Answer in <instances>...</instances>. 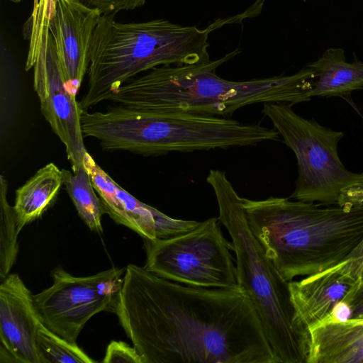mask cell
I'll use <instances>...</instances> for the list:
<instances>
[{
  "mask_svg": "<svg viewBox=\"0 0 363 363\" xmlns=\"http://www.w3.org/2000/svg\"><path fill=\"white\" fill-rule=\"evenodd\" d=\"M40 322L33 294L18 274L0 285V353L17 363H40L36 335Z\"/></svg>",
  "mask_w": 363,
  "mask_h": 363,
  "instance_id": "14",
  "label": "cell"
},
{
  "mask_svg": "<svg viewBox=\"0 0 363 363\" xmlns=\"http://www.w3.org/2000/svg\"><path fill=\"white\" fill-rule=\"evenodd\" d=\"M36 345L40 363H96L77 343H72L48 329L38 328Z\"/></svg>",
  "mask_w": 363,
  "mask_h": 363,
  "instance_id": "20",
  "label": "cell"
},
{
  "mask_svg": "<svg viewBox=\"0 0 363 363\" xmlns=\"http://www.w3.org/2000/svg\"><path fill=\"white\" fill-rule=\"evenodd\" d=\"M62 173L66 191L79 216L91 230L101 233V216L105 211L87 170L84 166L76 173L72 174L65 169H62Z\"/></svg>",
  "mask_w": 363,
  "mask_h": 363,
  "instance_id": "18",
  "label": "cell"
},
{
  "mask_svg": "<svg viewBox=\"0 0 363 363\" xmlns=\"http://www.w3.org/2000/svg\"><path fill=\"white\" fill-rule=\"evenodd\" d=\"M218 218L167 239L143 238L146 270L186 286L235 289L239 286L233 245L223 235Z\"/></svg>",
  "mask_w": 363,
  "mask_h": 363,
  "instance_id": "8",
  "label": "cell"
},
{
  "mask_svg": "<svg viewBox=\"0 0 363 363\" xmlns=\"http://www.w3.org/2000/svg\"><path fill=\"white\" fill-rule=\"evenodd\" d=\"M9 1H12V2H14V3H18V2H20L21 0H9Z\"/></svg>",
  "mask_w": 363,
  "mask_h": 363,
  "instance_id": "25",
  "label": "cell"
},
{
  "mask_svg": "<svg viewBox=\"0 0 363 363\" xmlns=\"http://www.w3.org/2000/svg\"><path fill=\"white\" fill-rule=\"evenodd\" d=\"M351 308L350 305L344 301L338 302L333 308L330 314L323 320L335 322H344L351 318Z\"/></svg>",
  "mask_w": 363,
  "mask_h": 363,
  "instance_id": "24",
  "label": "cell"
},
{
  "mask_svg": "<svg viewBox=\"0 0 363 363\" xmlns=\"http://www.w3.org/2000/svg\"><path fill=\"white\" fill-rule=\"evenodd\" d=\"M345 302L351 308V318H363V280L353 295Z\"/></svg>",
  "mask_w": 363,
  "mask_h": 363,
  "instance_id": "23",
  "label": "cell"
},
{
  "mask_svg": "<svg viewBox=\"0 0 363 363\" xmlns=\"http://www.w3.org/2000/svg\"><path fill=\"white\" fill-rule=\"evenodd\" d=\"M101 14L79 0H54L49 31L66 86L74 96L89 69L93 35Z\"/></svg>",
  "mask_w": 363,
  "mask_h": 363,
  "instance_id": "12",
  "label": "cell"
},
{
  "mask_svg": "<svg viewBox=\"0 0 363 363\" xmlns=\"http://www.w3.org/2000/svg\"><path fill=\"white\" fill-rule=\"evenodd\" d=\"M115 16L101 14L96 26L87 91L79 102L82 111L108 100L119 86L141 72L210 60L208 40L213 24L201 29L165 19L122 23Z\"/></svg>",
  "mask_w": 363,
  "mask_h": 363,
  "instance_id": "4",
  "label": "cell"
},
{
  "mask_svg": "<svg viewBox=\"0 0 363 363\" xmlns=\"http://www.w3.org/2000/svg\"><path fill=\"white\" fill-rule=\"evenodd\" d=\"M84 4L96 8L102 14H116L122 11L133 10L143 6L146 0H79Z\"/></svg>",
  "mask_w": 363,
  "mask_h": 363,
  "instance_id": "22",
  "label": "cell"
},
{
  "mask_svg": "<svg viewBox=\"0 0 363 363\" xmlns=\"http://www.w3.org/2000/svg\"><path fill=\"white\" fill-rule=\"evenodd\" d=\"M313 74V96H343L363 88V62H348L344 50L331 48L306 65Z\"/></svg>",
  "mask_w": 363,
  "mask_h": 363,
  "instance_id": "16",
  "label": "cell"
},
{
  "mask_svg": "<svg viewBox=\"0 0 363 363\" xmlns=\"http://www.w3.org/2000/svg\"><path fill=\"white\" fill-rule=\"evenodd\" d=\"M81 125L84 137L96 138L104 150L146 156L255 145L274 138L272 128L230 117L152 113L119 105L105 111H82Z\"/></svg>",
  "mask_w": 363,
  "mask_h": 363,
  "instance_id": "5",
  "label": "cell"
},
{
  "mask_svg": "<svg viewBox=\"0 0 363 363\" xmlns=\"http://www.w3.org/2000/svg\"><path fill=\"white\" fill-rule=\"evenodd\" d=\"M218 206L220 223L231 238L238 285L252 301L276 363H307L309 336L291 298L289 282L266 255L247 222L242 198L225 172L206 177Z\"/></svg>",
  "mask_w": 363,
  "mask_h": 363,
  "instance_id": "6",
  "label": "cell"
},
{
  "mask_svg": "<svg viewBox=\"0 0 363 363\" xmlns=\"http://www.w3.org/2000/svg\"><path fill=\"white\" fill-rule=\"evenodd\" d=\"M248 225L288 281L363 252V205H325L270 196L242 198Z\"/></svg>",
  "mask_w": 363,
  "mask_h": 363,
  "instance_id": "3",
  "label": "cell"
},
{
  "mask_svg": "<svg viewBox=\"0 0 363 363\" xmlns=\"http://www.w3.org/2000/svg\"><path fill=\"white\" fill-rule=\"evenodd\" d=\"M240 52L237 48L205 62L155 67L123 84L108 101L140 112L230 117L255 104L293 106L312 98L313 75L307 66L291 75L241 82L216 74L218 67Z\"/></svg>",
  "mask_w": 363,
  "mask_h": 363,
  "instance_id": "2",
  "label": "cell"
},
{
  "mask_svg": "<svg viewBox=\"0 0 363 363\" xmlns=\"http://www.w3.org/2000/svg\"><path fill=\"white\" fill-rule=\"evenodd\" d=\"M7 182L1 176L0 184V280L3 281L14 264L18 252V228L16 215L7 200Z\"/></svg>",
  "mask_w": 363,
  "mask_h": 363,
  "instance_id": "19",
  "label": "cell"
},
{
  "mask_svg": "<svg viewBox=\"0 0 363 363\" xmlns=\"http://www.w3.org/2000/svg\"><path fill=\"white\" fill-rule=\"evenodd\" d=\"M308 332L307 363H363V318L323 320Z\"/></svg>",
  "mask_w": 363,
  "mask_h": 363,
  "instance_id": "15",
  "label": "cell"
},
{
  "mask_svg": "<svg viewBox=\"0 0 363 363\" xmlns=\"http://www.w3.org/2000/svg\"><path fill=\"white\" fill-rule=\"evenodd\" d=\"M62 184V169L50 162L16 189L13 208L19 231L41 216L57 197Z\"/></svg>",
  "mask_w": 363,
  "mask_h": 363,
  "instance_id": "17",
  "label": "cell"
},
{
  "mask_svg": "<svg viewBox=\"0 0 363 363\" xmlns=\"http://www.w3.org/2000/svg\"><path fill=\"white\" fill-rule=\"evenodd\" d=\"M111 312L143 363H276L240 286H186L130 264Z\"/></svg>",
  "mask_w": 363,
  "mask_h": 363,
  "instance_id": "1",
  "label": "cell"
},
{
  "mask_svg": "<svg viewBox=\"0 0 363 363\" xmlns=\"http://www.w3.org/2000/svg\"><path fill=\"white\" fill-rule=\"evenodd\" d=\"M363 280V252L333 267L289 282L297 316L307 330L325 319L340 301H347Z\"/></svg>",
  "mask_w": 363,
  "mask_h": 363,
  "instance_id": "13",
  "label": "cell"
},
{
  "mask_svg": "<svg viewBox=\"0 0 363 363\" xmlns=\"http://www.w3.org/2000/svg\"><path fill=\"white\" fill-rule=\"evenodd\" d=\"M125 268L112 267L87 277H75L62 267L51 272L52 284L33 295L38 316L48 329L72 343L94 315L111 312L121 288Z\"/></svg>",
  "mask_w": 363,
  "mask_h": 363,
  "instance_id": "9",
  "label": "cell"
},
{
  "mask_svg": "<svg viewBox=\"0 0 363 363\" xmlns=\"http://www.w3.org/2000/svg\"><path fill=\"white\" fill-rule=\"evenodd\" d=\"M33 88L40 111L53 132L65 145L73 173L84 167L86 149L81 125L82 110L76 96L67 89L49 29L42 33L33 63Z\"/></svg>",
  "mask_w": 363,
  "mask_h": 363,
  "instance_id": "10",
  "label": "cell"
},
{
  "mask_svg": "<svg viewBox=\"0 0 363 363\" xmlns=\"http://www.w3.org/2000/svg\"><path fill=\"white\" fill-rule=\"evenodd\" d=\"M104 363H143L134 347L123 341L112 340L106 347Z\"/></svg>",
  "mask_w": 363,
  "mask_h": 363,
  "instance_id": "21",
  "label": "cell"
},
{
  "mask_svg": "<svg viewBox=\"0 0 363 363\" xmlns=\"http://www.w3.org/2000/svg\"><path fill=\"white\" fill-rule=\"evenodd\" d=\"M262 112L296 158L298 177L289 198L340 206L363 205V172L347 170L337 154L342 132L303 118L288 104L266 103Z\"/></svg>",
  "mask_w": 363,
  "mask_h": 363,
  "instance_id": "7",
  "label": "cell"
},
{
  "mask_svg": "<svg viewBox=\"0 0 363 363\" xmlns=\"http://www.w3.org/2000/svg\"><path fill=\"white\" fill-rule=\"evenodd\" d=\"M92 185L106 213L142 238L167 239L187 233L201 222L172 218L134 197L119 186L87 152L84 159Z\"/></svg>",
  "mask_w": 363,
  "mask_h": 363,
  "instance_id": "11",
  "label": "cell"
}]
</instances>
